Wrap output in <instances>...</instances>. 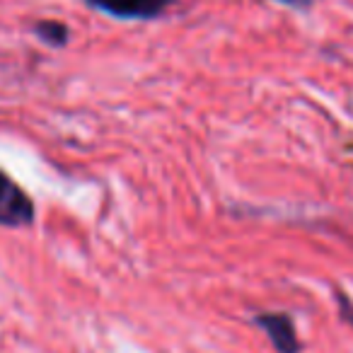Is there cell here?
Here are the masks:
<instances>
[{
	"instance_id": "cell-3",
	"label": "cell",
	"mask_w": 353,
	"mask_h": 353,
	"mask_svg": "<svg viewBox=\"0 0 353 353\" xmlns=\"http://www.w3.org/2000/svg\"><path fill=\"white\" fill-rule=\"evenodd\" d=\"M254 322L266 332L271 339L274 348L279 353H298L300 351V339L295 322L288 312H259Z\"/></svg>"
},
{
	"instance_id": "cell-2",
	"label": "cell",
	"mask_w": 353,
	"mask_h": 353,
	"mask_svg": "<svg viewBox=\"0 0 353 353\" xmlns=\"http://www.w3.org/2000/svg\"><path fill=\"white\" fill-rule=\"evenodd\" d=\"M90 8L119 20H155L174 6V0H85Z\"/></svg>"
},
{
	"instance_id": "cell-4",
	"label": "cell",
	"mask_w": 353,
	"mask_h": 353,
	"mask_svg": "<svg viewBox=\"0 0 353 353\" xmlns=\"http://www.w3.org/2000/svg\"><path fill=\"white\" fill-rule=\"evenodd\" d=\"M34 34L49 46H65L68 44V27L56 20H41L34 25Z\"/></svg>"
},
{
	"instance_id": "cell-1",
	"label": "cell",
	"mask_w": 353,
	"mask_h": 353,
	"mask_svg": "<svg viewBox=\"0 0 353 353\" xmlns=\"http://www.w3.org/2000/svg\"><path fill=\"white\" fill-rule=\"evenodd\" d=\"M34 201L32 196L12 179L0 172V225L22 228L34 221Z\"/></svg>"
},
{
	"instance_id": "cell-6",
	"label": "cell",
	"mask_w": 353,
	"mask_h": 353,
	"mask_svg": "<svg viewBox=\"0 0 353 353\" xmlns=\"http://www.w3.org/2000/svg\"><path fill=\"white\" fill-rule=\"evenodd\" d=\"M279 3H285V6H293V8H307L312 0H279Z\"/></svg>"
},
{
	"instance_id": "cell-5",
	"label": "cell",
	"mask_w": 353,
	"mask_h": 353,
	"mask_svg": "<svg viewBox=\"0 0 353 353\" xmlns=\"http://www.w3.org/2000/svg\"><path fill=\"white\" fill-rule=\"evenodd\" d=\"M336 303H339V310H341V317L346 319V322L353 327V300L348 298L346 293L336 290Z\"/></svg>"
}]
</instances>
